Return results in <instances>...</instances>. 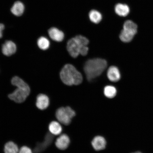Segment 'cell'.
I'll list each match as a JSON object with an SVG mask.
<instances>
[{
	"label": "cell",
	"mask_w": 153,
	"mask_h": 153,
	"mask_svg": "<svg viewBox=\"0 0 153 153\" xmlns=\"http://www.w3.org/2000/svg\"><path fill=\"white\" fill-rule=\"evenodd\" d=\"M89 41L87 38L78 35L72 38L67 43V48L72 57L76 58L80 54L85 56L89 50L87 45Z\"/></svg>",
	"instance_id": "1"
},
{
	"label": "cell",
	"mask_w": 153,
	"mask_h": 153,
	"mask_svg": "<svg viewBox=\"0 0 153 153\" xmlns=\"http://www.w3.org/2000/svg\"><path fill=\"white\" fill-rule=\"evenodd\" d=\"M107 66V62L104 59L95 58L88 60L84 68L88 80L91 81L100 75Z\"/></svg>",
	"instance_id": "2"
},
{
	"label": "cell",
	"mask_w": 153,
	"mask_h": 153,
	"mask_svg": "<svg viewBox=\"0 0 153 153\" xmlns=\"http://www.w3.org/2000/svg\"><path fill=\"white\" fill-rule=\"evenodd\" d=\"M11 82L13 85L16 86L17 89L9 95V99L17 103L24 102L30 94L29 86L23 80L18 76L13 77Z\"/></svg>",
	"instance_id": "3"
},
{
	"label": "cell",
	"mask_w": 153,
	"mask_h": 153,
	"mask_svg": "<svg viewBox=\"0 0 153 153\" xmlns=\"http://www.w3.org/2000/svg\"><path fill=\"white\" fill-rule=\"evenodd\" d=\"M60 76L63 83L69 86L79 85L83 81L81 73L71 64H66L63 67Z\"/></svg>",
	"instance_id": "4"
},
{
	"label": "cell",
	"mask_w": 153,
	"mask_h": 153,
	"mask_svg": "<svg viewBox=\"0 0 153 153\" xmlns=\"http://www.w3.org/2000/svg\"><path fill=\"white\" fill-rule=\"evenodd\" d=\"M55 115L59 122L67 126L70 124L71 119L76 115V113L70 107H62L57 110Z\"/></svg>",
	"instance_id": "5"
},
{
	"label": "cell",
	"mask_w": 153,
	"mask_h": 153,
	"mask_svg": "<svg viewBox=\"0 0 153 153\" xmlns=\"http://www.w3.org/2000/svg\"><path fill=\"white\" fill-rule=\"evenodd\" d=\"M70 140L68 135L66 134H62L59 136L55 141V145L59 150H64L68 148Z\"/></svg>",
	"instance_id": "6"
},
{
	"label": "cell",
	"mask_w": 153,
	"mask_h": 153,
	"mask_svg": "<svg viewBox=\"0 0 153 153\" xmlns=\"http://www.w3.org/2000/svg\"><path fill=\"white\" fill-rule=\"evenodd\" d=\"M17 47L15 44L10 41H6L2 46V52L7 56L14 54L16 51Z\"/></svg>",
	"instance_id": "7"
},
{
	"label": "cell",
	"mask_w": 153,
	"mask_h": 153,
	"mask_svg": "<svg viewBox=\"0 0 153 153\" xmlns=\"http://www.w3.org/2000/svg\"><path fill=\"white\" fill-rule=\"evenodd\" d=\"M91 145L96 151L104 150L106 148V141L104 137L101 136L95 137L91 141Z\"/></svg>",
	"instance_id": "8"
},
{
	"label": "cell",
	"mask_w": 153,
	"mask_h": 153,
	"mask_svg": "<svg viewBox=\"0 0 153 153\" xmlns=\"http://www.w3.org/2000/svg\"><path fill=\"white\" fill-rule=\"evenodd\" d=\"M49 100L47 96L44 94H40L38 95L36 105L37 108L41 110H45L48 107Z\"/></svg>",
	"instance_id": "9"
},
{
	"label": "cell",
	"mask_w": 153,
	"mask_h": 153,
	"mask_svg": "<svg viewBox=\"0 0 153 153\" xmlns=\"http://www.w3.org/2000/svg\"><path fill=\"white\" fill-rule=\"evenodd\" d=\"M49 37L53 41L57 42H62L64 38V34L58 28L52 27L48 30Z\"/></svg>",
	"instance_id": "10"
},
{
	"label": "cell",
	"mask_w": 153,
	"mask_h": 153,
	"mask_svg": "<svg viewBox=\"0 0 153 153\" xmlns=\"http://www.w3.org/2000/svg\"><path fill=\"white\" fill-rule=\"evenodd\" d=\"M107 76L108 79L112 82H117L120 79V74L118 69L116 67L112 66L109 68Z\"/></svg>",
	"instance_id": "11"
},
{
	"label": "cell",
	"mask_w": 153,
	"mask_h": 153,
	"mask_svg": "<svg viewBox=\"0 0 153 153\" xmlns=\"http://www.w3.org/2000/svg\"><path fill=\"white\" fill-rule=\"evenodd\" d=\"M48 128L50 133L53 135H58L62 133V128L60 122L53 121L49 124Z\"/></svg>",
	"instance_id": "12"
},
{
	"label": "cell",
	"mask_w": 153,
	"mask_h": 153,
	"mask_svg": "<svg viewBox=\"0 0 153 153\" xmlns=\"http://www.w3.org/2000/svg\"><path fill=\"white\" fill-rule=\"evenodd\" d=\"M114 10L118 15L120 16H126L129 14L130 8L128 6L123 4L118 3L115 6Z\"/></svg>",
	"instance_id": "13"
},
{
	"label": "cell",
	"mask_w": 153,
	"mask_h": 153,
	"mask_svg": "<svg viewBox=\"0 0 153 153\" xmlns=\"http://www.w3.org/2000/svg\"><path fill=\"white\" fill-rule=\"evenodd\" d=\"M25 10L24 4L20 1L15 2L11 9V12L15 16H20L23 14Z\"/></svg>",
	"instance_id": "14"
},
{
	"label": "cell",
	"mask_w": 153,
	"mask_h": 153,
	"mask_svg": "<svg viewBox=\"0 0 153 153\" xmlns=\"http://www.w3.org/2000/svg\"><path fill=\"white\" fill-rule=\"evenodd\" d=\"M136 34L128 30L123 29L120 32V38L121 41L124 43H128L133 39Z\"/></svg>",
	"instance_id": "15"
},
{
	"label": "cell",
	"mask_w": 153,
	"mask_h": 153,
	"mask_svg": "<svg viewBox=\"0 0 153 153\" xmlns=\"http://www.w3.org/2000/svg\"><path fill=\"white\" fill-rule=\"evenodd\" d=\"M4 150V153H19V151L18 145L13 141L6 143Z\"/></svg>",
	"instance_id": "16"
},
{
	"label": "cell",
	"mask_w": 153,
	"mask_h": 153,
	"mask_svg": "<svg viewBox=\"0 0 153 153\" xmlns=\"http://www.w3.org/2000/svg\"><path fill=\"white\" fill-rule=\"evenodd\" d=\"M89 18L92 22L95 24H98L102 20V16L98 11L93 10L90 11Z\"/></svg>",
	"instance_id": "17"
},
{
	"label": "cell",
	"mask_w": 153,
	"mask_h": 153,
	"mask_svg": "<svg viewBox=\"0 0 153 153\" xmlns=\"http://www.w3.org/2000/svg\"><path fill=\"white\" fill-rule=\"evenodd\" d=\"M53 135L51 134V135L49 134H48L47 136L46 137L44 142L41 143L40 146L39 145L37 147V148H36L35 151L36 153H38L40 151L43 150V149L47 148V146L51 144L53 140Z\"/></svg>",
	"instance_id": "18"
},
{
	"label": "cell",
	"mask_w": 153,
	"mask_h": 153,
	"mask_svg": "<svg viewBox=\"0 0 153 153\" xmlns=\"http://www.w3.org/2000/svg\"><path fill=\"white\" fill-rule=\"evenodd\" d=\"M137 27L136 24L133 21L130 20L126 21L123 24V29L133 32L135 34H136L137 33Z\"/></svg>",
	"instance_id": "19"
},
{
	"label": "cell",
	"mask_w": 153,
	"mask_h": 153,
	"mask_svg": "<svg viewBox=\"0 0 153 153\" xmlns=\"http://www.w3.org/2000/svg\"><path fill=\"white\" fill-rule=\"evenodd\" d=\"M37 45L40 49L43 50H46L49 48L50 43L47 38L41 37L38 39Z\"/></svg>",
	"instance_id": "20"
},
{
	"label": "cell",
	"mask_w": 153,
	"mask_h": 153,
	"mask_svg": "<svg viewBox=\"0 0 153 153\" xmlns=\"http://www.w3.org/2000/svg\"><path fill=\"white\" fill-rule=\"evenodd\" d=\"M104 94L105 96L109 98H112L116 96L117 90L113 86L108 85L104 88Z\"/></svg>",
	"instance_id": "21"
},
{
	"label": "cell",
	"mask_w": 153,
	"mask_h": 153,
	"mask_svg": "<svg viewBox=\"0 0 153 153\" xmlns=\"http://www.w3.org/2000/svg\"><path fill=\"white\" fill-rule=\"evenodd\" d=\"M19 153H33L31 149L27 146H23L19 150Z\"/></svg>",
	"instance_id": "22"
},
{
	"label": "cell",
	"mask_w": 153,
	"mask_h": 153,
	"mask_svg": "<svg viewBox=\"0 0 153 153\" xmlns=\"http://www.w3.org/2000/svg\"><path fill=\"white\" fill-rule=\"evenodd\" d=\"M4 28L5 26L4 25L2 24H0V38L2 37L3 32Z\"/></svg>",
	"instance_id": "23"
},
{
	"label": "cell",
	"mask_w": 153,
	"mask_h": 153,
	"mask_svg": "<svg viewBox=\"0 0 153 153\" xmlns=\"http://www.w3.org/2000/svg\"><path fill=\"white\" fill-rule=\"evenodd\" d=\"M142 153L140 152H134V153Z\"/></svg>",
	"instance_id": "24"
}]
</instances>
